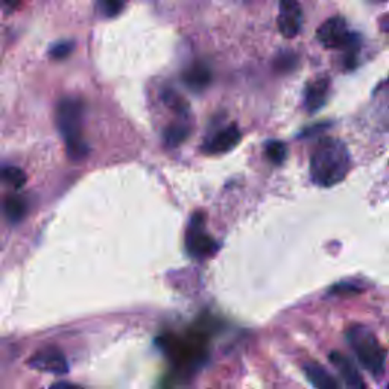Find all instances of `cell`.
<instances>
[{
  "mask_svg": "<svg viewBox=\"0 0 389 389\" xmlns=\"http://www.w3.org/2000/svg\"><path fill=\"white\" fill-rule=\"evenodd\" d=\"M329 359L331 365L335 366L337 373L341 374V379L345 381V385L353 388V389H364L365 381L360 376L359 370L356 368V365L353 364V360L347 357L340 351H331L329 355Z\"/></svg>",
  "mask_w": 389,
  "mask_h": 389,
  "instance_id": "10",
  "label": "cell"
},
{
  "mask_svg": "<svg viewBox=\"0 0 389 389\" xmlns=\"http://www.w3.org/2000/svg\"><path fill=\"white\" fill-rule=\"evenodd\" d=\"M71 50H74V43L61 41L49 50V55H50V58H54V60H64L71 54Z\"/></svg>",
  "mask_w": 389,
  "mask_h": 389,
  "instance_id": "20",
  "label": "cell"
},
{
  "mask_svg": "<svg viewBox=\"0 0 389 389\" xmlns=\"http://www.w3.org/2000/svg\"><path fill=\"white\" fill-rule=\"evenodd\" d=\"M27 365L35 371L54 374V376H64V374L69 373V362L66 356L63 355V351L54 347L38 350L27 360Z\"/></svg>",
  "mask_w": 389,
  "mask_h": 389,
  "instance_id": "7",
  "label": "cell"
},
{
  "mask_svg": "<svg viewBox=\"0 0 389 389\" xmlns=\"http://www.w3.org/2000/svg\"><path fill=\"white\" fill-rule=\"evenodd\" d=\"M302 25V14L297 0H282L280 2L278 30L286 38L297 37Z\"/></svg>",
  "mask_w": 389,
  "mask_h": 389,
  "instance_id": "9",
  "label": "cell"
},
{
  "mask_svg": "<svg viewBox=\"0 0 389 389\" xmlns=\"http://www.w3.org/2000/svg\"><path fill=\"white\" fill-rule=\"evenodd\" d=\"M157 345L181 374L194 373L198 366L205 364L207 337L203 331L197 330L189 336L164 335L158 337Z\"/></svg>",
  "mask_w": 389,
  "mask_h": 389,
  "instance_id": "3",
  "label": "cell"
},
{
  "mask_svg": "<svg viewBox=\"0 0 389 389\" xmlns=\"http://www.w3.org/2000/svg\"><path fill=\"white\" fill-rule=\"evenodd\" d=\"M2 210L6 219L12 222V224H17V222L23 221L27 213V203L25 198L14 194V197H10L3 201Z\"/></svg>",
  "mask_w": 389,
  "mask_h": 389,
  "instance_id": "14",
  "label": "cell"
},
{
  "mask_svg": "<svg viewBox=\"0 0 389 389\" xmlns=\"http://www.w3.org/2000/svg\"><path fill=\"white\" fill-rule=\"evenodd\" d=\"M330 82L327 78L316 79L312 84L307 85L304 91V107L309 113H318L326 105L329 98Z\"/></svg>",
  "mask_w": 389,
  "mask_h": 389,
  "instance_id": "11",
  "label": "cell"
},
{
  "mask_svg": "<svg viewBox=\"0 0 389 389\" xmlns=\"http://www.w3.org/2000/svg\"><path fill=\"white\" fill-rule=\"evenodd\" d=\"M0 179L12 186L14 189H21L26 184L27 177L23 169L17 168V166H3V168H0Z\"/></svg>",
  "mask_w": 389,
  "mask_h": 389,
  "instance_id": "16",
  "label": "cell"
},
{
  "mask_svg": "<svg viewBox=\"0 0 389 389\" xmlns=\"http://www.w3.org/2000/svg\"><path fill=\"white\" fill-rule=\"evenodd\" d=\"M126 0H99L100 10L107 17H116L124 10Z\"/></svg>",
  "mask_w": 389,
  "mask_h": 389,
  "instance_id": "19",
  "label": "cell"
},
{
  "mask_svg": "<svg viewBox=\"0 0 389 389\" xmlns=\"http://www.w3.org/2000/svg\"><path fill=\"white\" fill-rule=\"evenodd\" d=\"M190 133V128L187 126L184 122L183 124H174L164 129V143L170 148H177L178 145H181V143L189 137Z\"/></svg>",
  "mask_w": 389,
  "mask_h": 389,
  "instance_id": "15",
  "label": "cell"
},
{
  "mask_svg": "<svg viewBox=\"0 0 389 389\" xmlns=\"http://www.w3.org/2000/svg\"><path fill=\"white\" fill-rule=\"evenodd\" d=\"M316 37L329 49L347 47L348 54H356L359 46V43L355 41V35L348 32L347 23L342 17L329 19L316 32Z\"/></svg>",
  "mask_w": 389,
  "mask_h": 389,
  "instance_id": "6",
  "label": "cell"
},
{
  "mask_svg": "<svg viewBox=\"0 0 389 389\" xmlns=\"http://www.w3.org/2000/svg\"><path fill=\"white\" fill-rule=\"evenodd\" d=\"M295 55L293 54H282L276 60V69L280 71H289L295 66Z\"/></svg>",
  "mask_w": 389,
  "mask_h": 389,
  "instance_id": "21",
  "label": "cell"
},
{
  "mask_svg": "<svg viewBox=\"0 0 389 389\" xmlns=\"http://www.w3.org/2000/svg\"><path fill=\"white\" fill-rule=\"evenodd\" d=\"M184 84L193 91H203L212 82V71L205 64L194 63L183 74Z\"/></svg>",
  "mask_w": 389,
  "mask_h": 389,
  "instance_id": "12",
  "label": "cell"
},
{
  "mask_svg": "<svg viewBox=\"0 0 389 389\" xmlns=\"http://www.w3.org/2000/svg\"><path fill=\"white\" fill-rule=\"evenodd\" d=\"M351 169V155L345 143L335 137H324L312 151L311 177L320 187H333L344 181Z\"/></svg>",
  "mask_w": 389,
  "mask_h": 389,
  "instance_id": "1",
  "label": "cell"
},
{
  "mask_svg": "<svg viewBox=\"0 0 389 389\" xmlns=\"http://www.w3.org/2000/svg\"><path fill=\"white\" fill-rule=\"evenodd\" d=\"M345 336H347V342L355 351L360 365L374 379L384 376L386 368V351L381 347L377 336L373 333V330L362 324H355L347 330Z\"/></svg>",
  "mask_w": 389,
  "mask_h": 389,
  "instance_id": "4",
  "label": "cell"
},
{
  "mask_svg": "<svg viewBox=\"0 0 389 389\" xmlns=\"http://www.w3.org/2000/svg\"><path fill=\"white\" fill-rule=\"evenodd\" d=\"M265 154L268 157V160L274 164H282L286 160L287 149L283 142L280 140H269L265 145Z\"/></svg>",
  "mask_w": 389,
  "mask_h": 389,
  "instance_id": "17",
  "label": "cell"
},
{
  "mask_svg": "<svg viewBox=\"0 0 389 389\" xmlns=\"http://www.w3.org/2000/svg\"><path fill=\"white\" fill-rule=\"evenodd\" d=\"M84 102L78 98H64L56 107V126L71 162H81L90 153L87 142L84 139Z\"/></svg>",
  "mask_w": 389,
  "mask_h": 389,
  "instance_id": "2",
  "label": "cell"
},
{
  "mask_svg": "<svg viewBox=\"0 0 389 389\" xmlns=\"http://www.w3.org/2000/svg\"><path fill=\"white\" fill-rule=\"evenodd\" d=\"M186 249L194 258H204L218 251V242L205 232L204 214L194 213L186 232Z\"/></svg>",
  "mask_w": 389,
  "mask_h": 389,
  "instance_id": "5",
  "label": "cell"
},
{
  "mask_svg": "<svg viewBox=\"0 0 389 389\" xmlns=\"http://www.w3.org/2000/svg\"><path fill=\"white\" fill-rule=\"evenodd\" d=\"M163 100H164V104L170 108V110L178 113L179 116L186 118L187 114H189V105H187L186 100L174 90H166L163 93Z\"/></svg>",
  "mask_w": 389,
  "mask_h": 389,
  "instance_id": "18",
  "label": "cell"
},
{
  "mask_svg": "<svg viewBox=\"0 0 389 389\" xmlns=\"http://www.w3.org/2000/svg\"><path fill=\"white\" fill-rule=\"evenodd\" d=\"M342 291H347L345 293H357L359 289L356 286H353V285H337L335 286L333 289H331V293H341Z\"/></svg>",
  "mask_w": 389,
  "mask_h": 389,
  "instance_id": "22",
  "label": "cell"
},
{
  "mask_svg": "<svg viewBox=\"0 0 389 389\" xmlns=\"http://www.w3.org/2000/svg\"><path fill=\"white\" fill-rule=\"evenodd\" d=\"M302 371H304L307 380L315 388L320 389H337L341 385L331 374L324 368L322 365L315 364V362H307L302 365Z\"/></svg>",
  "mask_w": 389,
  "mask_h": 389,
  "instance_id": "13",
  "label": "cell"
},
{
  "mask_svg": "<svg viewBox=\"0 0 389 389\" xmlns=\"http://www.w3.org/2000/svg\"><path fill=\"white\" fill-rule=\"evenodd\" d=\"M242 140V133L237 125H228L216 131L212 137L204 142L203 151L208 155L225 154L234 149Z\"/></svg>",
  "mask_w": 389,
  "mask_h": 389,
  "instance_id": "8",
  "label": "cell"
},
{
  "mask_svg": "<svg viewBox=\"0 0 389 389\" xmlns=\"http://www.w3.org/2000/svg\"><path fill=\"white\" fill-rule=\"evenodd\" d=\"M52 386H54V388H71V386H75V385L66 384V381H60V384H54Z\"/></svg>",
  "mask_w": 389,
  "mask_h": 389,
  "instance_id": "23",
  "label": "cell"
}]
</instances>
